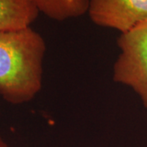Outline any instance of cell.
I'll use <instances>...</instances> for the list:
<instances>
[{
  "label": "cell",
  "mask_w": 147,
  "mask_h": 147,
  "mask_svg": "<svg viewBox=\"0 0 147 147\" xmlns=\"http://www.w3.org/2000/svg\"><path fill=\"white\" fill-rule=\"evenodd\" d=\"M46 43L29 27L0 32V95L11 104L34 99L42 88Z\"/></svg>",
  "instance_id": "obj_1"
},
{
  "label": "cell",
  "mask_w": 147,
  "mask_h": 147,
  "mask_svg": "<svg viewBox=\"0 0 147 147\" xmlns=\"http://www.w3.org/2000/svg\"><path fill=\"white\" fill-rule=\"evenodd\" d=\"M120 53L113 67V80L129 87L147 109V20L118 38Z\"/></svg>",
  "instance_id": "obj_2"
},
{
  "label": "cell",
  "mask_w": 147,
  "mask_h": 147,
  "mask_svg": "<svg viewBox=\"0 0 147 147\" xmlns=\"http://www.w3.org/2000/svg\"><path fill=\"white\" fill-rule=\"evenodd\" d=\"M92 21L123 34L147 20V0H89Z\"/></svg>",
  "instance_id": "obj_3"
},
{
  "label": "cell",
  "mask_w": 147,
  "mask_h": 147,
  "mask_svg": "<svg viewBox=\"0 0 147 147\" xmlns=\"http://www.w3.org/2000/svg\"><path fill=\"white\" fill-rule=\"evenodd\" d=\"M39 12L34 0H0V32L29 28Z\"/></svg>",
  "instance_id": "obj_4"
},
{
  "label": "cell",
  "mask_w": 147,
  "mask_h": 147,
  "mask_svg": "<svg viewBox=\"0 0 147 147\" xmlns=\"http://www.w3.org/2000/svg\"><path fill=\"white\" fill-rule=\"evenodd\" d=\"M40 12L49 18L63 21L88 13L89 0H34Z\"/></svg>",
  "instance_id": "obj_5"
},
{
  "label": "cell",
  "mask_w": 147,
  "mask_h": 147,
  "mask_svg": "<svg viewBox=\"0 0 147 147\" xmlns=\"http://www.w3.org/2000/svg\"><path fill=\"white\" fill-rule=\"evenodd\" d=\"M0 147H8L7 144L6 143L5 141L3 139V137L0 136Z\"/></svg>",
  "instance_id": "obj_6"
}]
</instances>
